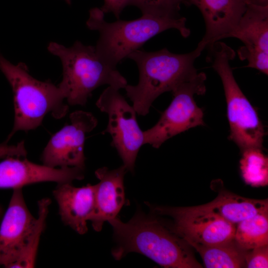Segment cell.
Wrapping results in <instances>:
<instances>
[{
  "label": "cell",
  "mask_w": 268,
  "mask_h": 268,
  "mask_svg": "<svg viewBox=\"0 0 268 268\" xmlns=\"http://www.w3.org/2000/svg\"><path fill=\"white\" fill-rule=\"evenodd\" d=\"M112 226L116 246L112 255L120 260L135 252L167 268H201L190 245L153 216L137 210L128 222L116 217L108 221Z\"/></svg>",
  "instance_id": "cell-1"
},
{
  "label": "cell",
  "mask_w": 268,
  "mask_h": 268,
  "mask_svg": "<svg viewBox=\"0 0 268 268\" xmlns=\"http://www.w3.org/2000/svg\"><path fill=\"white\" fill-rule=\"evenodd\" d=\"M203 49L197 46L188 53L175 54L163 48L154 52L139 49L128 57L134 61L139 71L135 85L127 84L124 89L139 115L145 116L153 101L162 93L172 91L198 72L194 63Z\"/></svg>",
  "instance_id": "cell-2"
},
{
  "label": "cell",
  "mask_w": 268,
  "mask_h": 268,
  "mask_svg": "<svg viewBox=\"0 0 268 268\" xmlns=\"http://www.w3.org/2000/svg\"><path fill=\"white\" fill-rule=\"evenodd\" d=\"M100 8L91 9L86 25L89 29L99 32L96 50L107 62L115 67L150 39L165 30L177 29L184 38L191 33L186 26V18L181 16L142 14L134 20L118 19L108 22Z\"/></svg>",
  "instance_id": "cell-3"
},
{
  "label": "cell",
  "mask_w": 268,
  "mask_h": 268,
  "mask_svg": "<svg viewBox=\"0 0 268 268\" xmlns=\"http://www.w3.org/2000/svg\"><path fill=\"white\" fill-rule=\"evenodd\" d=\"M48 51L58 57L63 66V79L58 86L70 105L84 106L92 92L103 85L124 88L126 78L116 67L107 62L95 46L76 41L70 47L55 42Z\"/></svg>",
  "instance_id": "cell-4"
},
{
  "label": "cell",
  "mask_w": 268,
  "mask_h": 268,
  "mask_svg": "<svg viewBox=\"0 0 268 268\" xmlns=\"http://www.w3.org/2000/svg\"><path fill=\"white\" fill-rule=\"evenodd\" d=\"M0 69L13 94L14 125L6 142L17 131L37 128L49 113L56 119L67 114L68 107L64 103L65 97L58 85L36 79L30 74L25 64L13 65L1 54Z\"/></svg>",
  "instance_id": "cell-5"
},
{
  "label": "cell",
  "mask_w": 268,
  "mask_h": 268,
  "mask_svg": "<svg viewBox=\"0 0 268 268\" xmlns=\"http://www.w3.org/2000/svg\"><path fill=\"white\" fill-rule=\"evenodd\" d=\"M206 61L220 77L227 105V116L230 127L229 138L241 152L249 148L263 147L265 131L255 108L237 83L230 61L236 54L225 43L216 41L208 47Z\"/></svg>",
  "instance_id": "cell-6"
},
{
  "label": "cell",
  "mask_w": 268,
  "mask_h": 268,
  "mask_svg": "<svg viewBox=\"0 0 268 268\" xmlns=\"http://www.w3.org/2000/svg\"><path fill=\"white\" fill-rule=\"evenodd\" d=\"M203 72H198L172 91L173 98L157 123L143 131L144 144L159 148L168 139L199 126H204L203 112L197 105L194 95L205 93Z\"/></svg>",
  "instance_id": "cell-7"
},
{
  "label": "cell",
  "mask_w": 268,
  "mask_h": 268,
  "mask_svg": "<svg viewBox=\"0 0 268 268\" xmlns=\"http://www.w3.org/2000/svg\"><path fill=\"white\" fill-rule=\"evenodd\" d=\"M96 105L108 116V124L103 134L109 133L111 145L116 148L128 171L134 172L135 162L144 145L143 132L136 120V111L120 92V89L108 86Z\"/></svg>",
  "instance_id": "cell-8"
},
{
  "label": "cell",
  "mask_w": 268,
  "mask_h": 268,
  "mask_svg": "<svg viewBox=\"0 0 268 268\" xmlns=\"http://www.w3.org/2000/svg\"><path fill=\"white\" fill-rule=\"evenodd\" d=\"M152 212L174 220L170 229L189 245H213L234 239L236 226L219 215L198 206L167 207L147 204Z\"/></svg>",
  "instance_id": "cell-9"
},
{
  "label": "cell",
  "mask_w": 268,
  "mask_h": 268,
  "mask_svg": "<svg viewBox=\"0 0 268 268\" xmlns=\"http://www.w3.org/2000/svg\"><path fill=\"white\" fill-rule=\"evenodd\" d=\"M70 120L71 124L53 135L44 149L41 156L44 165L85 168V135L96 127L97 120L92 114L83 111L72 113Z\"/></svg>",
  "instance_id": "cell-10"
},
{
  "label": "cell",
  "mask_w": 268,
  "mask_h": 268,
  "mask_svg": "<svg viewBox=\"0 0 268 268\" xmlns=\"http://www.w3.org/2000/svg\"><path fill=\"white\" fill-rule=\"evenodd\" d=\"M240 40L243 46L237 50L247 67L268 74V6L247 4L236 27L226 37Z\"/></svg>",
  "instance_id": "cell-11"
},
{
  "label": "cell",
  "mask_w": 268,
  "mask_h": 268,
  "mask_svg": "<svg viewBox=\"0 0 268 268\" xmlns=\"http://www.w3.org/2000/svg\"><path fill=\"white\" fill-rule=\"evenodd\" d=\"M36 220L28 208L22 189H14L0 226V266L12 268L17 261Z\"/></svg>",
  "instance_id": "cell-12"
},
{
  "label": "cell",
  "mask_w": 268,
  "mask_h": 268,
  "mask_svg": "<svg viewBox=\"0 0 268 268\" xmlns=\"http://www.w3.org/2000/svg\"><path fill=\"white\" fill-rule=\"evenodd\" d=\"M13 157H6L0 162V189H22L28 185L45 182L72 183L84 177V168H53Z\"/></svg>",
  "instance_id": "cell-13"
},
{
  "label": "cell",
  "mask_w": 268,
  "mask_h": 268,
  "mask_svg": "<svg viewBox=\"0 0 268 268\" xmlns=\"http://www.w3.org/2000/svg\"><path fill=\"white\" fill-rule=\"evenodd\" d=\"M127 171L123 165L114 170L103 167L95 171L99 182L95 185L94 207L88 219L95 231H100L104 223L117 217L127 204L124 179Z\"/></svg>",
  "instance_id": "cell-14"
},
{
  "label": "cell",
  "mask_w": 268,
  "mask_h": 268,
  "mask_svg": "<svg viewBox=\"0 0 268 268\" xmlns=\"http://www.w3.org/2000/svg\"><path fill=\"white\" fill-rule=\"evenodd\" d=\"M194 5L203 18L205 32L198 46L203 50L214 42L226 38L237 25L245 12L246 0H186Z\"/></svg>",
  "instance_id": "cell-15"
},
{
  "label": "cell",
  "mask_w": 268,
  "mask_h": 268,
  "mask_svg": "<svg viewBox=\"0 0 268 268\" xmlns=\"http://www.w3.org/2000/svg\"><path fill=\"white\" fill-rule=\"evenodd\" d=\"M95 185L75 187L70 183L58 184L53 196L63 222L79 234L88 231L87 222L95 204Z\"/></svg>",
  "instance_id": "cell-16"
},
{
  "label": "cell",
  "mask_w": 268,
  "mask_h": 268,
  "mask_svg": "<svg viewBox=\"0 0 268 268\" xmlns=\"http://www.w3.org/2000/svg\"><path fill=\"white\" fill-rule=\"evenodd\" d=\"M198 206L235 225L257 214L268 211V199L245 198L226 191L220 192L212 201Z\"/></svg>",
  "instance_id": "cell-17"
},
{
  "label": "cell",
  "mask_w": 268,
  "mask_h": 268,
  "mask_svg": "<svg viewBox=\"0 0 268 268\" xmlns=\"http://www.w3.org/2000/svg\"><path fill=\"white\" fill-rule=\"evenodd\" d=\"M200 254L207 268H245L246 250L240 247L234 239L213 245L192 243L189 245Z\"/></svg>",
  "instance_id": "cell-18"
},
{
  "label": "cell",
  "mask_w": 268,
  "mask_h": 268,
  "mask_svg": "<svg viewBox=\"0 0 268 268\" xmlns=\"http://www.w3.org/2000/svg\"><path fill=\"white\" fill-rule=\"evenodd\" d=\"M234 240L245 250L268 245V211L257 214L238 223Z\"/></svg>",
  "instance_id": "cell-19"
},
{
  "label": "cell",
  "mask_w": 268,
  "mask_h": 268,
  "mask_svg": "<svg viewBox=\"0 0 268 268\" xmlns=\"http://www.w3.org/2000/svg\"><path fill=\"white\" fill-rule=\"evenodd\" d=\"M240 168L245 183L253 187L268 184V158L259 148H249L242 152Z\"/></svg>",
  "instance_id": "cell-20"
},
{
  "label": "cell",
  "mask_w": 268,
  "mask_h": 268,
  "mask_svg": "<svg viewBox=\"0 0 268 268\" xmlns=\"http://www.w3.org/2000/svg\"><path fill=\"white\" fill-rule=\"evenodd\" d=\"M51 202V200L48 198L38 201V216L35 225L19 258L12 268L34 267L39 241L45 227Z\"/></svg>",
  "instance_id": "cell-21"
},
{
  "label": "cell",
  "mask_w": 268,
  "mask_h": 268,
  "mask_svg": "<svg viewBox=\"0 0 268 268\" xmlns=\"http://www.w3.org/2000/svg\"><path fill=\"white\" fill-rule=\"evenodd\" d=\"M186 0H132L131 4L137 7L142 14L158 16H180L179 11Z\"/></svg>",
  "instance_id": "cell-22"
},
{
  "label": "cell",
  "mask_w": 268,
  "mask_h": 268,
  "mask_svg": "<svg viewBox=\"0 0 268 268\" xmlns=\"http://www.w3.org/2000/svg\"><path fill=\"white\" fill-rule=\"evenodd\" d=\"M245 259L246 268H268V245L246 250Z\"/></svg>",
  "instance_id": "cell-23"
},
{
  "label": "cell",
  "mask_w": 268,
  "mask_h": 268,
  "mask_svg": "<svg viewBox=\"0 0 268 268\" xmlns=\"http://www.w3.org/2000/svg\"><path fill=\"white\" fill-rule=\"evenodd\" d=\"M27 153L24 141L16 145H8L6 141L0 144V159L9 156L25 157Z\"/></svg>",
  "instance_id": "cell-24"
},
{
  "label": "cell",
  "mask_w": 268,
  "mask_h": 268,
  "mask_svg": "<svg viewBox=\"0 0 268 268\" xmlns=\"http://www.w3.org/2000/svg\"><path fill=\"white\" fill-rule=\"evenodd\" d=\"M132 0H104L103 5L100 8L105 14L112 12L117 18L123 10L129 5L131 4Z\"/></svg>",
  "instance_id": "cell-25"
},
{
  "label": "cell",
  "mask_w": 268,
  "mask_h": 268,
  "mask_svg": "<svg viewBox=\"0 0 268 268\" xmlns=\"http://www.w3.org/2000/svg\"><path fill=\"white\" fill-rule=\"evenodd\" d=\"M247 4H253L259 6H268V0H246Z\"/></svg>",
  "instance_id": "cell-26"
},
{
  "label": "cell",
  "mask_w": 268,
  "mask_h": 268,
  "mask_svg": "<svg viewBox=\"0 0 268 268\" xmlns=\"http://www.w3.org/2000/svg\"><path fill=\"white\" fill-rule=\"evenodd\" d=\"M67 0V1H69V0Z\"/></svg>",
  "instance_id": "cell-27"
}]
</instances>
